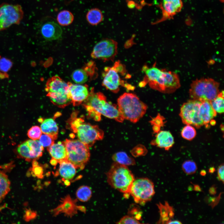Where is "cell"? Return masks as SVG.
<instances>
[{
  "label": "cell",
  "mask_w": 224,
  "mask_h": 224,
  "mask_svg": "<svg viewBox=\"0 0 224 224\" xmlns=\"http://www.w3.org/2000/svg\"><path fill=\"white\" fill-rule=\"evenodd\" d=\"M83 103L89 115L96 121L101 120V115L119 122L122 123L124 120L117 105L108 101L103 93L95 92L94 88H91L88 97Z\"/></svg>",
  "instance_id": "cell-1"
},
{
  "label": "cell",
  "mask_w": 224,
  "mask_h": 224,
  "mask_svg": "<svg viewBox=\"0 0 224 224\" xmlns=\"http://www.w3.org/2000/svg\"><path fill=\"white\" fill-rule=\"evenodd\" d=\"M142 70L145 74L142 83L148 84L152 89L165 93L175 92L180 86L179 77L175 73L160 69L155 67L144 66Z\"/></svg>",
  "instance_id": "cell-2"
},
{
  "label": "cell",
  "mask_w": 224,
  "mask_h": 224,
  "mask_svg": "<svg viewBox=\"0 0 224 224\" xmlns=\"http://www.w3.org/2000/svg\"><path fill=\"white\" fill-rule=\"evenodd\" d=\"M117 107L124 119L136 123L145 114L147 106L135 94L124 93L117 100Z\"/></svg>",
  "instance_id": "cell-3"
},
{
  "label": "cell",
  "mask_w": 224,
  "mask_h": 224,
  "mask_svg": "<svg viewBox=\"0 0 224 224\" xmlns=\"http://www.w3.org/2000/svg\"><path fill=\"white\" fill-rule=\"evenodd\" d=\"M107 181L113 188L123 193L125 198L130 196V190L135 179L127 166L114 162L106 174Z\"/></svg>",
  "instance_id": "cell-4"
},
{
  "label": "cell",
  "mask_w": 224,
  "mask_h": 224,
  "mask_svg": "<svg viewBox=\"0 0 224 224\" xmlns=\"http://www.w3.org/2000/svg\"><path fill=\"white\" fill-rule=\"evenodd\" d=\"M74 113L69 121L70 128L75 133L78 139L91 147L97 140H102L104 132L98 125L85 122L81 118H77Z\"/></svg>",
  "instance_id": "cell-5"
},
{
  "label": "cell",
  "mask_w": 224,
  "mask_h": 224,
  "mask_svg": "<svg viewBox=\"0 0 224 224\" xmlns=\"http://www.w3.org/2000/svg\"><path fill=\"white\" fill-rule=\"evenodd\" d=\"M45 90L51 102L59 107L64 108L72 103L69 95L68 82L58 76H53L48 79Z\"/></svg>",
  "instance_id": "cell-6"
},
{
  "label": "cell",
  "mask_w": 224,
  "mask_h": 224,
  "mask_svg": "<svg viewBox=\"0 0 224 224\" xmlns=\"http://www.w3.org/2000/svg\"><path fill=\"white\" fill-rule=\"evenodd\" d=\"M219 83L211 78L196 79L192 83L189 95L192 99L211 101L219 92Z\"/></svg>",
  "instance_id": "cell-7"
},
{
  "label": "cell",
  "mask_w": 224,
  "mask_h": 224,
  "mask_svg": "<svg viewBox=\"0 0 224 224\" xmlns=\"http://www.w3.org/2000/svg\"><path fill=\"white\" fill-rule=\"evenodd\" d=\"M68 161L76 168L83 169L90 157L89 147L78 139H66L63 142Z\"/></svg>",
  "instance_id": "cell-8"
},
{
  "label": "cell",
  "mask_w": 224,
  "mask_h": 224,
  "mask_svg": "<svg viewBox=\"0 0 224 224\" xmlns=\"http://www.w3.org/2000/svg\"><path fill=\"white\" fill-rule=\"evenodd\" d=\"M155 193L153 183L146 178L135 179L130 190V195L135 202L141 205L150 201Z\"/></svg>",
  "instance_id": "cell-9"
},
{
  "label": "cell",
  "mask_w": 224,
  "mask_h": 224,
  "mask_svg": "<svg viewBox=\"0 0 224 224\" xmlns=\"http://www.w3.org/2000/svg\"><path fill=\"white\" fill-rule=\"evenodd\" d=\"M24 12L21 7L18 4L4 3L0 5V31L13 24H19L22 20Z\"/></svg>",
  "instance_id": "cell-10"
},
{
  "label": "cell",
  "mask_w": 224,
  "mask_h": 224,
  "mask_svg": "<svg viewBox=\"0 0 224 224\" xmlns=\"http://www.w3.org/2000/svg\"><path fill=\"white\" fill-rule=\"evenodd\" d=\"M201 103L200 101L192 99L182 105L180 116L184 124L198 128L204 125L200 113Z\"/></svg>",
  "instance_id": "cell-11"
},
{
  "label": "cell",
  "mask_w": 224,
  "mask_h": 224,
  "mask_svg": "<svg viewBox=\"0 0 224 224\" xmlns=\"http://www.w3.org/2000/svg\"><path fill=\"white\" fill-rule=\"evenodd\" d=\"M117 53V42L111 39H105L95 45L91 56L93 58L106 62L113 60Z\"/></svg>",
  "instance_id": "cell-12"
},
{
  "label": "cell",
  "mask_w": 224,
  "mask_h": 224,
  "mask_svg": "<svg viewBox=\"0 0 224 224\" xmlns=\"http://www.w3.org/2000/svg\"><path fill=\"white\" fill-rule=\"evenodd\" d=\"M119 74L121 75L114 66L105 67L102 73V86L114 93L119 92L121 86H125L128 90H133L134 87L129 84L125 83L121 79Z\"/></svg>",
  "instance_id": "cell-13"
},
{
  "label": "cell",
  "mask_w": 224,
  "mask_h": 224,
  "mask_svg": "<svg viewBox=\"0 0 224 224\" xmlns=\"http://www.w3.org/2000/svg\"><path fill=\"white\" fill-rule=\"evenodd\" d=\"M43 150V147L39 141L31 139L20 144L17 149L20 156L27 161L35 160L41 156Z\"/></svg>",
  "instance_id": "cell-14"
},
{
  "label": "cell",
  "mask_w": 224,
  "mask_h": 224,
  "mask_svg": "<svg viewBox=\"0 0 224 224\" xmlns=\"http://www.w3.org/2000/svg\"><path fill=\"white\" fill-rule=\"evenodd\" d=\"M69 95L74 106L82 103L88 97L89 91L86 84H73L68 82Z\"/></svg>",
  "instance_id": "cell-15"
},
{
  "label": "cell",
  "mask_w": 224,
  "mask_h": 224,
  "mask_svg": "<svg viewBox=\"0 0 224 224\" xmlns=\"http://www.w3.org/2000/svg\"><path fill=\"white\" fill-rule=\"evenodd\" d=\"M183 5L181 0H162L160 7L162 11V18L157 22L172 17L180 11Z\"/></svg>",
  "instance_id": "cell-16"
},
{
  "label": "cell",
  "mask_w": 224,
  "mask_h": 224,
  "mask_svg": "<svg viewBox=\"0 0 224 224\" xmlns=\"http://www.w3.org/2000/svg\"><path fill=\"white\" fill-rule=\"evenodd\" d=\"M43 37L48 40H53L59 38L62 34L60 26L54 21H49L44 23L40 29Z\"/></svg>",
  "instance_id": "cell-17"
},
{
  "label": "cell",
  "mask_w": 224,
  "mask_h": 224,
  "mask_svg": "<svg viewBox=\"0 0 224 224\" xmlns=\"http://www.w3.org/2000/svg\"><path fill=\"white\" fill-rule=\"evenodd\" d=\"M174 143V139L171 133L167 131H161L157 132L155 138L151 142L152 145L169 150Z\"/></svg>",
  "instance_id": "cell-18"
},
{
  "label": "cell",
  "mask_w": 224,
  "mask_h": 224,
  "mask_svg": "<svg viewBox=\"0 0 224 224\" xmlns=\"http://www.w3.org/2000/svg\"><path fill=\"white\" fill-rule=\"evenodd\" d=\"M47 150L52 159L57 163L68 160L66 148L63 142L53 143L48 147Z\"/></svg>",
  "instance_id": "cell-19"
},
{
  "label": "cell",
  "mask_w": 224,
  "mask_h": 224,
  "mask_svg": "<svg viewBox=\"0 0 224 224\" xmlns=\"http://www.w3.org/2000/svg\"><path fill=\"white\" fill-rule=\"evenodd\" d=\"M200 113L204 125L207 127L216 116L217 113L212 108L211 101L205 100L201 101Z\"/></svg>",
  "instance_id": "cell-20"
},
{
  "label": "cell",
  "mask_w": 224,
  "mask_h": 224,
  "mask_svg": "<svg viewBox=\"0 0 224 224\" xmlns=\"http://www.w3.org/2000/svg\"><path fill=\"white\" fill-rule=\"evenodd\" d=\"M40 128L43 133L49 135L54 140L57 138L58 128L57 123L53 118H48L42 120Z\"/></svg>",
  "instance_id": "cell-21"
},
{
  "label": "cell",
  "mask_w": 224,
  "mask_h": 224,
  "mask_svg": "<svg viewBox=\"0 0 224 224\" xmlns=\"http://www.w3.org/2000/svg\"><path fill=\"white\" fill-rule=\"evenodd\" d=\"M157 205L159 209L160 215V217L157 223L167 224L174 216V208L170 205L167 201L165 202L164 204L159 203Z\"/></svg>",
  "instance_id": "cell-22"
},
{
  "label": "cell",
  "mask_w": 224,
  "mask_h": 224,
  "mask_svg": "<svg viewBox=\"0 0 224 224\" xmlns=\"http://www.w3.org/2000/svg\"><path fill=\"white\" fill-rule=\"evenodd\" d=\"M60 164L59 173L64 179H72L76 174V168L68 160L59 163Z\"/></svg>",
  "instance_id": "cell-23"
},
{
  "label": "cell",
  "mask_w": 224,
  "mask_h": 224,
  "mask_svg": "<svg viewBox=\"0 0 224 224\" xmlns=\"http://www.w3.org/2000/svg\"><path fill=\"white\" fill-rule=\"evenodd\" d=\"M0 166V202L10 191V182L6 174L5 168Z\"/></svg>",
  "instance_id": "cell-24"
},
{
  "label": "cell",
  "mask_w": 224,
  "mask_h": 224,
  "mask_svg": "<svg viewBox=\"0 0 224 224\" xmlns=\"http://www.w3.org/2000/svg\"><path fill=\"white\" fill-rule=\"evenodd\" d=\"M103 18L101 11L97 8L90 10L86 15L87 21L90 25L93 26L99 24L102 21Z\"/></svg>",
  "instance_id": "cell-25"
},
{
  "label": "cell",
  "mask_w": 224,
  "mask_h": 224,
  "mask_svg": "<svg viewBox=\"0 0 224 224\" xmlns=\"http://www.w3.org/2000/svg\"><path fill=\"white\" fill-rule=\"evenodd\" d=\"M112 159L114 162L127 166L134 165L136 163L133 158L128 156L124 152L115 153L112 156Z\"/></svg>",
  "instance_id": "cell-26"
},
{
  "label": "cell",
  "mask_w": 224,
  "mask_h": 224,
  "mask_svg": "<svg viewBox=\"0 0 224 224\" xmlns=\"http://www.w3.org/2000/svg\"><path fill=\"white\" fill-rule=\"evenodd\" d=\"M73 81L77 84H83L91 80L87 72L82 68L74 70L72 73Z\"/></svg>",
  "instance_id": "cell-27"
},
{
  "label": "cell",
  "mask_w": 224,
  "mask_h": 224,
  "mask_svg": "<svg viewBox=\"0 0 224 224\" xmlns=\"http://www.w3.org/2000/svg\"><path fill=\"white\" fill-rule=\"evenodd\" d=\"M57 19L59 25L62 26H67L72 23L74 20V16L69 11L64 10L58 13Z\"/></svg>",
  "instance_id": "cell-28"
},
{
  "label": "cell",
  "mask_w": 224,
  "mask_h": 224,
  "mask_svg": "<svg viewBox=\"0 0 224 224\" xmlns=\"http://www.w3.org/2000/svg\"><path fill=\"white\" fill-rule=\"evenodd\" d=\"M224 92L222 91L219 93L216 97L212 101V106L215 111L218 113H222L224 112Z\"/></svg>",
  "instance_id": "cell-29"
},
{
  "label": "cell",
  "mask_w": 224,
  "mask_h": 224,
  "mask_svg": "<svg viewBox=\"0 0 224 224\" xmlns=\"http://www.w3.org/2000/svg\"><path fill=\"white\" fill-rule=\"evenodd\" d=\"M92 192L91 189L87 186L80 187L76 192V196L78 199L82 202L88 201L91 196Z\"/></svg>",
  "instance_id": "cell-30"
},
{
  "label": "cell",
  "mask_w": 224,
  "mask_h": 224,
  "mask_svg": "<svg viewBox=\"0 0 224 224\" xmlns=\"http://www.w3.org/2000/svg\"><path fill=\"white\" fill-rule=\"evenodd\" d=\"M182 169L186 174L192 175L194 174L197 170L196 163L191 160H188L184 161L182 164Z\"/></svg>",
  "instance_id": "cell-31"
},
{
  "label": "cell",
  "mask_w": 224,
  "mask_h": 224,
  "mask_svg": "<svg viewBox=\"0 0 224 224\" xmlns=\"http://www.w3.org/2000/svg\"><path fill=\"white\" fill-rule=\"evenodd\" d=\"M181 134L184 139L190 140L194 139L196 134L194 128L190 125H186L183 128Z\"/></svg>",
  "instance_id": "cell-32"
},
{
  "label": "cell",
  "mask_w": 224,
  "mask_h": 224,
  "mask_svg": "<svg viewBox=\"0 0 224 224\" xmlns=\"http://www.w3.org/2000/svg\"><path fill=\"white\" fill-rule=\"evenodd\" d=\"M42 133L40 127L38 126H34L28 130L27 135L30 139L38 140L40 138Z\"/></svg>",
  "instance_id": "cell-33"
},
{
  "label": "cell",
  "mask_w": 224,
  "mask_h": 224,
  "mask_svg": "<svg viewBox=\"0 0 224 224\" xmlns=\"http://www.w3.org/2000/svg\"><path fill=\"white\" fill-rule=\"evenodd\" d=\"M39 139L40 143L43 147H48L54 143V140L52 138L45 133L42 134Z\"/></svg>",
  "instance_id": "cell-34"
},
{
  "label": "cell",
  "mask_w": 224,
  "mask_h": 224,
  "mask_svg": "<svg viewBox=\"0 0 224 224\" xmlns=\"http://www.w3.org/2000/svg\"><path fill=\"white\" fill-rule=\"evenodd\" d=\"M117 224H141L139 220L134 217L130 215H126L122 217L119 221L116 222Z\"/></svg>",
  "instance_id": "cell-35"
},
{
  "label": "cell",
  "mask_w": 224,
  "mask_h": 224,
  "mask_svg": "<svg viewBox=\"0 0 224 224\" xmlns=\"http://www.w3.org/2000/svg\"><path fill=\"white\" fill-rule=\"evenodd\" d=\"M162 118L160 115H158L151 121V123L153 125V130L155 132H158L159 131L160 128L163 125Z\"/></svg>",
  "instance_id": "cell-36"
},
{
  "label": "cell",
  "mask_w": 224,
  "mask_h": 224,
  "mask_svg": "<svg viewBox=\"0 0 224 224\" xmlns=\"http://www.w3.org/2000/svg\"><path fill=\"white\" fill-rule=\"evenodd\" d=\"M12 65L11 62L5 58L0 59V70L4 72L8 71Z\"/></svg>",
  "instance_id": "cell-37"
},
{
  "label": "cell",
  "mask_w": 224,
  "mask_h": 224,
  "mask_svg": "<svg viewBox=\"0 0 224 224\" xmlns=\"http://www.w3.org/2000/svg\"><path fill=\"white\" fill-rule=\"evenodd\" d=\"M217 178L222 181L223 184L224 182V166L223 163L221 164L218 167L217 170Z\"/></svg>",
  "instance_id": "cell-38"
},
{
  "label": "cell",
  "mask_w": 224,
  "mask_h": 224,
  "mask_svg": "<svg viewBox=\"0 0 224 224\" xmlns=\"http://www.w3.org/2000/svg\"><path fill=\"white\" fill-rule=\"evenodd\" d=\"M216 187L214 185L212 186L209 189V193L212 195H215L216 193Z\"/></svg>",
  "instance_id": "cell-39"
},
{
  "label": "cell",
  "mask_w": 224,
  "mask_h": 224,
  "mask_svg": "<svg viewBox=\"0 0 224 224\" xmlns=\"http://www.w3.org/2000/svg\"><path fill=\"white\" fill-rule=\"evenodd\" d=\"M182 223L180 221L178 220H172L169 221L167 223L168 224H181Z\"/></svg>",
  "instance_id": "cell-40"
},
{
  "label": "cell",
  "mask_w": 224,
  "mask_h": 224,
  "mask_svg": "<svg viewBox=\"0 0 224 224\" xmlns=\"http://www.w3.org/2000/svg\"><path fill=\"white\" fill-rule=\"evenodd\" d=\"M194 190L197 191H201V189L199 186L198 184H194Z\"/></svg>",
  "instance_id": "cell-41"
},
{
  "label": "cell",
  "mask_w": 224,
  "mask_h": 224,
  "mask_svg": "<svg viewBox=\"0 0 224 224\" xmlns=\"http://www.w3.org/2000/svg\"><path fill=\"white\" fill-rule=\"evenodd\" d=\"M215 171V169L214 167H210L208 170V172L210 173H212Z\"/></svg>",
  "instance_id": "cell-42"
},
{
  "label": "cell",
  "mask_w": 224,
  "mask_h": 224,
  "mask_svg": "<svg viewBox=\"0 0 224 224\" xmlns=\"http://www.w3.org/2000/svg\"><path fill=\"white\" fill-rule=\"evenodd\" d=\"M200 174L201 175L203 176L206 175V172L205 170H203L201 171L200 172Z\"/></svg>",
  "instance_id": "cell-43"
},
{
  "label": "cell",
  "mask_w": 224,
  "mask_h": 224,
  "mask_svg": "<svg viewBox=\"0 0 224 224\" xmlns=\"http://www.w3.org/2000/svg\"><path fill=\"white\" fill-rule=\"evenodd\" d=\"M220 0L222 2H224V0Z\"/></svg>",
  "instance_id": "cell-44"
}]
</instances>
